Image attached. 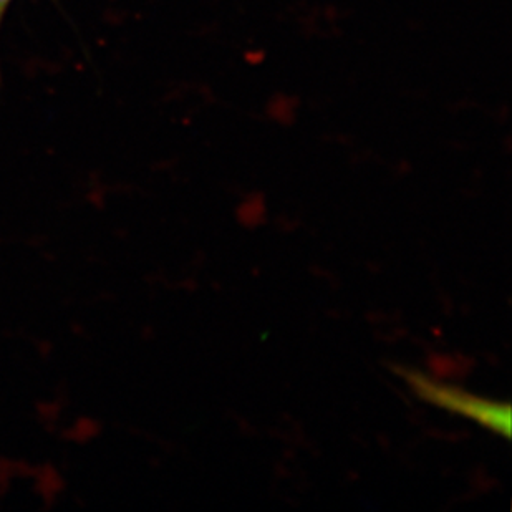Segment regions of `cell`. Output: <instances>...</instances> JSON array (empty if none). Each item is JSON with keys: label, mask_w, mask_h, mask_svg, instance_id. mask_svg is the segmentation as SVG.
<instances>
[{"label": "cell", "mask_w": 512, "mask_h": 512, "mask_svg": "<svg viewBox=\"0 0 512 512\" xmlns=\"http://www.w3.org/2000/svg\"><path fill=\"white\" fill-rule=\"evenodd\" d=\"M400 375L405 378V382L416 397L426 403L456 415L466 416L468 420L476 421L496 435H503L506 438L511 435V408L508 403L501 405V403L474 397L471 393L463 392L459 388L435 382L415 370H400Z\"/></svg>", "instance_id": "6da1fadb"}, {"label": "cell", "mask_w": 512, "mask_h": 512, "mask_svg": "<svg viewBox=\"0 0 512 512\" xmlns=\"http://www.w3.org/2000/svg\"><path fill=\"white\" fill-rule=\"evenodd\" d=\"M10 0H0V22H2V17H4L5 9L9 7Z\"/></svg>", "instance_id": "7a4b0ae2"}]
</instances>
